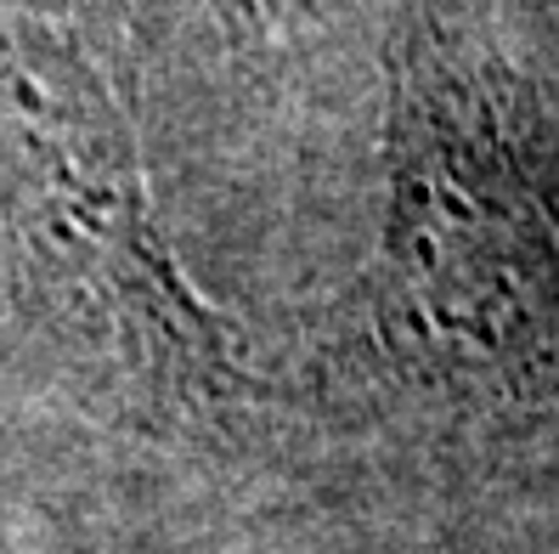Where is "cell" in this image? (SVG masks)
<instances>
[{"instance_id":"6da1fadb","label":"cell","mask_w":559,"mask_h":554,"mask_svg":"<svg viewBox=\"0 0 559 554\" xmlns=\"http://www.w3.org/2000/svg\"><path fill=\"white\" fill-rule=\"evenodd\" d=\"M373 322L418 379L559 408V130L509 62L430 23L396 57Z\"/></svg>"},{"instance_id":"7a4b0ae2","label":"cell","mask_w":559,"mask_h":554,"mask_svg":"<svg viewBox=\"0 0 559 554\" xmlns=\"http://www.w3.org/2000/svg\"><path fill=\"white\" fill-rule=\"evenodd\" d=\"M0 215L51 311L153 408L243 385L153 221L124 96L62 0H0Z\"/></svg>"},{"instance_id":"3957f363","label":"cell","mask_w":559,"mask_h":554,"mask_svg":"<svg viewBox=\"0 0 559 554\" xmlns=\"http://www.w3.org/2000/svg\"><path fill=\"white\" fill-rule=\"evenodd\" d=\"M215 7H221L226 23L249 28V35H277V28H283V12H288V0H215Z\"/></svg>"}]
</instances>
